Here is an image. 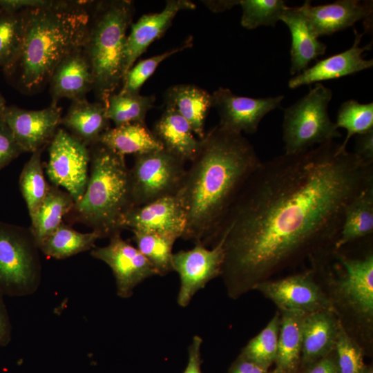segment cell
<instances>
[{
    "label": "cell",
    "instance_id": "d6986e66",
    "mask_svg": "<svg viewBox=\"0 0 373 373\" xmlns=\"http://www.w3.org/2000/svg\"><path fill=\"white\" fill-rule=\"evenodd\" d=\"M195 8V5L188 0H168L161 12L144 15L132 23L126 41V73L153 42L164 35L180 11Z\"/></svg>",
    "mask_w": 373,
    "mask_h": 373
},
{
    "label": "cell",
    "instance_id": "d6a6232c",
    "mask_svg": "<svg viewBox=\"0 0 373 373\" xmlns=\"http://www.w3.org/2000/svg\"><path fill=\"white\" fill-rule=\"evenodd\" d=\"M26 10L0 11V67L7 73L16 62L22 46Z\"/></svg>",
    "mask_w": 373,
    "mask_h": 373
},
{
    "label": "cell",
    "instance_id": "f907efd6",
    "mask_svg": "<svg viewBox=\"0 0 373 373\" xmlns=\"http://www.w3.org/2000/svg\"><path fill=\"white\" fill-rule=\"evenodd\" d=\"M0 11H1V10H0Z\"/></svg>",
    "mask_w": 373,
    "mask_h": 373
},
{
    "label": "cell",
    "instance_id": "ffe728a7",
    "mask_svg": "<svg viewBox=\"0 0 373 373\" xmlns=\"http://www.w3.org/2000/svg\"><path fill=\"white\" fill-rule=\"evenodd\" d=\"M52 103L62 98L73 101L86 99L93 90L92 68L83 46L73 50L57 64L49 79Z\"/></svg>",
    "mask_w": 373,
    "mask_h": 373
},
{
    "label": "cell",
    "instance_id": "9c48e42d",
    "mask_svg": "<svg viewBox=\"0 0 373 373\" xmlns=\"http://www.w3.org/2000/svg\"><path fill=\"white\" fill-rule=\"evenodd\" d=\"M185 162L164 149L135 155L129 169L134 207L175 195L185 175Z\"/></svg>",
    "mask_w": 373,
    "mask_h": 373
},
{
    "label": "cell",
    "instance_id": "cb8c5ba5",
    "mask_svg": "<svg viewBox=\"0 0 373 373\" xmlns=\"http://www.w3.org/2000/svg\"><path fill=\"white\" fill-rule=\"evenodd\" d=\"M164 106L182 116L199 140L204 137L206 118L212 107V96L207 90L192 84L174 85L165 92Z\"/></svg>",
    "mask_w": 373,
    "mask_h": 373
},
{
    "label": "cell",
    "instance_id": "8d00e7d4",
    "mask_svg": "<svg viewBox=\"0 0 373 373\" xmlns=\"http://www.w3.org/2000/svg\"><path fill=\"white\" fill-rule=\"evenodd\" d=\"M238 5L242 9L241 25L249 30L274 26L288 8L283 0H238Z\"/></svg>",
    "mask_w": 373,
    "mask_h": 373
},
{
    "label": "cell",
    "instance_id": "e0dca14e",
    "mask_svg": "<svg viewBox=\"0 0 373 373\" xmlns=\"http://www.w3.org/2000/svg\"><path fill=\"white\" fill-rule=\"evenodd\" d=\"M186 214L176 195L167 196L132 208L122 221L123 229L158 233L182 238Z\"/></svg>",
    "mask_w": 373,
    "mask_h": 373
},
{
    "label": "cell",
    "instance_id": "ac0fdd59",
    "mask_svg": "<svg viewBox=\"0 0 373 373\" xmlns=\"http://www.w3.org/2000/svg\"><path fill=\"white\" fill-rule=\"evenodd\" d=\"M355 39L352 47L345 51L318 61L313 66L291 78L288 82L290 88L319 83L347 75L355 74L372 67L373 59L367 60L363 57L365 51L370 50L372 44L360 46L363 35L354 30Z\"/></svg>",
    "mask_w": 373,
    "mask_h": 373
},
{
    "label": "cell",
    "instance_id": "f1b7e54d",
    "mask_svg": "<svg viewBox=\"0 0 373 373\" xmlns=\"http://www.w3.org/2000/svg\"><path fill=\"white\" fill-rule=\"evenodd\" d=\"M74 204L73 198L67 191L50 185L44 199L30 216V229L38 247L59 227L64 217L71 211Z\"/></svg>",
    "mask_w": 373,
    "mask_h": 373
},
{
    "label": "cell",
    "instance_id": "277c9868",
    "mask_svg": "<svg viewBox=\"0 0 373 373\" xmlns=\"http://www.w3.org/2000/svg\"><path fill=\"white\" fill-rule=\"evenodd\" d=\"M319 278L329 285L325 290L334 312L346 332L359 344L372 343L373 251L360 255L332 248L310 261Z\"/></svg>",
    "mask_w": 373,
    "mask_h": 373
},
{
    "label": "cell",
    "instance_id": "e575fe53",
    "mask_svg": "<svg viewBox=\"0 0 373 373\" xmlns=\"http://www.w3.org/2000/svg\"><path fill=\"white\" fill-rule=\"evenodd\" d=\"M279 329L278 311L266 327L243 347L240 355L268 370L276 358Z\"/></svg>",
    "mask_w": 373,
    "mask_h": 373
},
{
    "label": "cell",
    "instance_id": "1f68e13d",
    "mask_svg": "<svg viewBox=\"0 0 373 373\" xmlns=\"http://www.w3.org/2000/svg\"><path fill=\"white\" fill-rule=\"evenodd\" d=\"M137 249L151 262L157 275L164 276L173 271L174 236L153 232L131 231Z\"/></svg>",
    "mask_w": 373,
    "mask_h": 373
},
{
    "label": "cell",
    "instance_id": "c3c4849f",
    "mask_svg": "<svg viewBox=\"0 0 373 373\" xmlns=\"http://www.w3.org/2000/svg\"><path fill=\"white\" fill-rule=\"evenodd\" d=\"M6 106V100L4 97H3V95H1V93H0V110L3 109Z\"/></svg>",
    "mask_w": 373,
    "mask_h": 373
},
{
    "label": "cell",
    "instance_id": "44dd1931",
    "mask_svg": "<svg viewBox=\"0 0 373 373\" xmlns=\"http://www.w3.org/2000/svg\"><path fill=\"white\" fill-rule=\"evenodd\" d=\"M341 322L333 310L305 314L302 326L300 364L307 367L332 354Z\"/></svg>",
    "mask_w": 373,
    "mask_h": 373
},
{
    "label": "cell",
    "instance_id": "8fae6325",
    "mask_svg": "<svg viewBox=\"0 0 373 373\" xmlns=\"http://www.w3.org/2000/svg\"><path fill=\"white\" fill-rule=\"evenodd\" d=\"M254 289L271 300L279 311H298L305 314L327 309L334 311L312 266L305 271L284 278L263 281Z\"/></svg>",
    "mask_w": 373,
    "mask_h": 373
},
{
    "label": "cell",
    "instance_id": "7c38bea8",
    "mask_svg": "<svg viewBox=\"0 0 373 373\" xmlns=\"http://www.w3.org/2000/svg\"><path fill=\"white\" fill-rule=\"evenodd\" d=\"M194 245L191 249L173 253L172 258L173 271L180 278L177 303L182 307L188 306L194 295L209 282L220 276L224 262L221 241L212 247Z\"/></svg>",
    "mask_w": 373,
    "mask_h": 373
},
{
    "label": "cell",
    "instance_id": "f546056e",
    "mask_svg": "<svg viewBox=\"0 0 373 373\" xmlns=\"http://www.w3.org/2000/svg\"><path fill=\"white\" fill-rule=\"evenodd\" d=\"M99 238L100 235L95 231L81 233L62 222L39 248L48 257L65 259L91 249Z\"/></svg>",
    "mask_w": 373,
    "mask_h": 373
},
{
    "label": "cell",
    "instance_id": "8992f818",
    "mask_svg": "<svg viewBox=\"0 0 373 373\" xmlns=\"http://www.w3.org/2000/svg\"><path fill=\"white\" fill-rule=\"evenodd\" d=\"M134 12L132 1H93L83 48L92 68L93 90L104 106L126 73V31Z\"/></svg>",
    "mask_w": 373,
    "mask_h": 373
},
{
    "label": "cell",
    "instance_id": "681fc988",
    "mask_svg": "<svg viewBox=\"0 0 373 373\" xmlns=\"http://www.w3.org/2000/svg\"><path fill=\"white\" fill-rule=\"evenodd\" d=\"M363 373H373L372 366H365Z\"/></svg>",
    "mask_w": 373,
    "mask_h": 373
},
{
    "label": "cell",
    "instance_id": "2e32d148",
    "mask_svg": "<svg viewBox=\"0 0 373 373\" xmlns=\"http://www.w3.org/2000/svg\"><path fill=\"white\" fill-rule=\"evenodd\" d=\"M314 37L331 35L364 20L365 30L370 29L372 1L338 0L331 3L313 6L309 1L299 6Z\"/></svg>",
    "mask_w": 373,
    "mask_h": 373
},
{
    "label": "cell",
    "instance_id": "60d3db41",
    "mask_svg": "<svg viewBox=\"0 0 373 373\" xmlns=\"http://www.w3.org/2000/svg\"><path fill=\"white\" fill-rule=\"evenodd\" d=\"M354 153L364 162L373 164V130L356 135Z\"/></svg>",
    "mask_w": 373,
    "mask_h": 373
},
{
    "label": "cell",
    "instance_id": "b9f144b4",
    "mask_svg": "<svg viewBox=\"0 0 373 373\" xmlns=\"http://www.w3.org/2000/svg\"><path fill=\"white\" fill-rule=\"evenodd\" d=\"M202 338L200 336H194L188 347V361L182 373H202L201 370V346Z\"/></svg>",
    "mask_w": 373,
    "mask_h": 373
},
{
    "label": "cell",
    "instance_id": "6da1fadb",
    "mask_svg": "<svg viewBox=\"0 0 373 373\" xmlns=\"http://www.w3.org/2000/svg\"><path fill=\"white\" fill-rule=\"evenodd\" d=\"M373 184V164L332 141L260 164L231 207L220 276L238 299L274 274L334 247L346 206Z\"/></svg>",
    "mask_w": 373,
    "mask_h": 373
},
{
    "label": "cell",
    "instance_id": "5bb4252c",
    "mask_svg": "<svg viewBox=\"0 0 373 373\" xmlns=\"http://www.w3.org/2000/svg\"><path fill=\"white\" fill-rule=\"evenodd\" d=\"M212 96V107L219 115L218 125L233 132L253 134L262 118L280 106L284 96L252 98L235 95L229 88H219Z\"/></svg>",
    "mask_w": 373,
    "mask_h": 373
},
{
    "label": "cell",
    "instance_id": "3957f363",
    "mask_svg": "<svg viewBox=\"0 0 373 373\" xmlns=\"http://www.w3.org/2000/svg\"><path fill=\"white\" fill-rule=\"evenodd\" d=\"M93 1H52L26 10L18 58L8 73L17 75L25 93L34 94L49 82L57 64L84 45Z\"/></svg>",
    "mask_w": 373,
    "mask_h": 373
},
{
    "label": "cell",
    "instance_id": "4316f807",
    "mask_svg": "<svg viewBox=\"0 0 373 373\" xmlns=\"http://www.w3.org/2000/svg\"><path fill=\"white\" fill-rule=\"evenodd\" d=\"M279 312L280 329L273 373H295L300 364L302 326L305 314L298 311Z\"/></svg>",
    "mask_w": 373,
    "mask_h": 373
},
{
    "label": "cell",
    "instance_id": "83f0119b",
    "mask_svg": "<svg viewBox=\"0 0 373 373\" xmlns=\"http://www.w3.org/2000/svg\"><path fill=\"white\" fill-rule=\"evenodd\" d=\"M373 233V184L370 185L346 206L334 249L372 236Z\"/></svg>",
    "mask_w": 373,
    "mask_h": 373
},
{
    "label": "cell",
    "instance_id": "484cf974",
    "mask_svg": "<svg viewBox=\"0 0 373 373\" xmlns=\"http://www.w3.org/2000/svg\"><path fill=\"white\" fill-rule=\"evenodd\" d=\"M99 142L124 157L163 149L145 123H130L110 128L101 135Z\"/></svg>",
    "mask_w": 373,
    "mask_h": 373
},
{
    "label": "cell",
    "instance_id": "7a4b0ae2",
    "mask_svg": "<svg viewBox=\"0 0 373 373\" xmlns=\"http://www.w3.org/2000/svg\"><path fill=\"white\" fill-rule=\"evenodd\" d=\"M175 195L186 214L182 238L211 247L239 193L261 161L242 133L218 124L200 140Z\"/></svg>",
    "mask_w": 373,
    "mask_h": 373
},
{
    "label": "cell",
    "instance_id": "f35d334b",
    "mask_svg": "<svg viewBox=\"0 0 373 373\" xmlns=\"http://www.w3.org/2000/svg\"><path fill=\"white\" fill-rule=\"evenodd\" d=\"M335 360L339 373H363L365 365L361 345L340 325L335 348Z\"/></svg>",
    "mask_w": 373,
    "mask_h": 373
},
{
    "label": "cell",
    "instance_id": "52a82bcc",
    "mask_svg": "<svg viewBox=\"0 0 373 373\" xmlns=\"http://www.w3.org/2000/svg\"><path fill=\"white\" fill-rule=\"evenodd\" d=\"M332 98V91L316 83L307 95L284 110L285 153H301L341 137L328 113Z\"/></svg>",
    "mask_w": 373,
    "mask_h": 373
},
{
    "label": "cell",
    "instance_id": "4fadbf2b",
    "mask_svg": "<svg viewBox=\"0 0 373 373\" xmlns=\"http://www.w3.org/2000/svg\"><path fill=\"white\" fill-rule=\"evenodd\" d=\"M109 243L92 249L90 255L105 262L112 270L117 294L122 298H130L134 289L144 280L157 276L151 262L121 233L109 238Z\"/></svg>",
    "mask_w": 373,
    "mask_h": 373
},
{
    "label": "cell",
    "instance_id": "603a6c76",
    "mask_svg": "<svg viewBox=\"0 0 373 373\" xmlns=\"http://www.w3.org/2000/svg\"><path fill=\"white\" fill-rule=\"evenodd\" d=\"M151 131L164 149L185 162H191L199 150L200 140L195 138L188 122L171 107L164 106Z\"/></svg>",
    "mask_w": 373,
    "mask_h": 373
},
{
    "label": "cell",
    "instance_id": "f6af8a7d",
    "mask_svg": "<svg viewBox=\"0 0 373 373\" xmlns=\"http://www.w3.org/2000/svg\"><path fill=\"white\" fill-rule=\"evenodd\" d=\"M228 373H268V370L240 354L231 365Z\"/></svg>",
    "mask_w": 373,
    "mask_h": 373
},
{
    "label": "cell",
    "instance_id": "7402d4cb",
    "mask_svg": "<svg viewBox=\"0 0 373 373\" xmlns=\"http://www.w3.org/2000/svg\"><path fill=\"white\" fill-rule=\"evenodd\" d=\"M280 21L287 25L291 33L290 73L291 75L299 74L312 60L325 53L327 46L312 33L299 7L288 6L280 17Z\"/></svg>",
    "mask_w": 373,
    "mask_h": 373
},
{
    "label": "cell",
    "instance_id": "ba28073f",
    "mask_svg": "<svg viewBox=\"0 0 373 373\" xmlns=\"http://www.w3.org/2000/svg\"><path fill=\"white\" fill-rule=\"evenodd\" d=\"M39 248L30 229L0 221V294L35 293L41 280Z\"/></svg>",
    "mask_w": 373,
    "mask_h": 373
},
{
    "label": "cell",
    "instance_id": "bcb514c9",
    "mask_svg": "<svg viewBox=\"0 0 373 373\" xmlns=\"http://www.w3.org/2000/svg\"><path fill=\"white\" fill-rule=\"evenodd\" d=\"M332 354L307 366L305 373H339L335 357Z\"/></svg>",
    "mask_w": 373,
    "mask_h": 373
},
{
    "label": "cell",
    "instance_id": "9a60e30c",
    "mask_svg": "<svg viewBox=\"0 0 373 373\" xmlns=\"http://www.w3.org/2000/svg\"><path fill=\"white\" fill-rule=\"evenodd\" d=\"M0 115L24 152L32 153L49 144L61 124V109L56 104L41 110L6 106Z\"/></svg>",
    "mask_w": 373,
    "mask_h": 373
},
{
    "label": "cell",
    "instance_id": "7dc6e473",
    "mask_svg": "<svg viewBox=\"0 0 373 373\" xmlns=\"http://www.w3.org/2000/svg\"><path fill=\"white\" fill-rule=\"evenodd\" d=\"M206 6L213 12H220L231 9L234 6L238 5V0L235 1H203Z\"/></svg>",
    "mask_w": 373,
    "mask_h": 373
},
{
    "label": "cell",
    "instance_id": "30bf717a",
    "mask_svg": "<svg viewBox=\"0 0 373 373\" xmlns=\"http://www.w3.org/2000/svg\"><path fill=\"white\" fill-rule=\"evenodd\" d=\"M47 175L56 186H62L75 203L83 196L88 180L89 148L59 128L48 146Z\"/></svg>",
    "mask_w": 373,
    "mask_h": 373
},
{
    "label": "cell",
    "instance_id": "d4e9b609",
    "mask_svg": "<svg viewBox=\"0 0 373 373\" xmlns=\"http://www.w3.org/2000/svg\"><path fill=\"white\" fill-rule=\"evenodd\" d=\"M110 124L104 104L86 99L73 101L61 120V124L88 147L99 142L101 135L111 128Z\"/></svg>",
    "mask_w": 373,
    "mask_h": 373
},
{
    "label": "cell",
    "instance_id": "4dcf8cb0",
    "mask_svg": "<svg viewBox=\"0 0 373 373\" xmlns=\"http://www.w3.org/2000/svg\"><path fill=\"white\" fill-rule=\"evenodd\" d=\"M155 101L154 95L124 93L112 94L105 105L107 118L115 126L130 123H145L148 111Z\"/></svg>",
    "mask_w": 373,
    "mask_h": 373
},
{
    "label": "cell",
    "instance_id": "5b68a950",
    "mask_svg": "<svg viewBox=\"0 0 373 373\" xmlns=\"http://www.w3.org/2000/svg\"><path fill=\"white\" fill-rule=\"evenodd\" d=\"M90 170L85 192L70 214L73 222L84 223L101 238L121 233L126 214L134 207L130 169L125 157L97 142L88 147Z\"/></svg>",
    "mask_w": 373,
    "mask_h": 373
},
{
    "label": "cell",
    "instance_id": "ee69618b",
    "mask_svg": "<svg viewBox=\"0 0 373 373\" xmlns=\"http://www.w3.org/2000/svg\"><path fill=\"white\" fill-rule=\"evenodd\" d=\"M12 338V324L3 296L0 294V347L9 344Z\"/></svg>",
    "mask_w": 373,
    "mask_h": 373
},
{
    "label": "cell",
    "instance_id": "836d02e7",
    "mask_svg": "<svg viewBox=\"0 0 373 373\" xmlns=\"http://www.w3.org/2000/svg\"><path fill=\"white\" fill-rule=\"evenodd\" d=\"M44 148L33 152L21 172L19 187L26 203L30 216L37 209L49 186L46 182L42 167L41 154Z\"/></svg>",
    "mask_w": 373,
    "mask_h": 373
},
{
    "label": "cell",
    "instance_id": "74e56055",
    "mask_svg": "<svg viewBox=\"0 0 373 373\" xmlns=\"http://www.w3.org/2000/svg\"><path fill=\"white\" fill-rule=\"evenodd\" d=\"M193 46V38L190 37L182 44L162 54L143 59L133 65L124 75L121 93L139 94L144 82L154 73L161 62L169 57L182 52Z\"/></svg>",
    "mask_w": 373,
    "mask_h": 373
},
{
    "label": "cell",
    "instance_id": "ab89813d",
    "mask_svg": "<svg viewBox=\"0 0 373 373\" xmlns=\"http://www.w3.org/2000/svg\"><path fill=\"white\" fill-rule=\"evenodd\" d=\"M23 153L10 128L0 115V170Z\"/></svg>",
    "mask_w": 373,
    "mask_h": 373
},
{
    "label": "cell",
    "instance_id": "7bdbcfd3",
    "mask_svg": "<svg viewBox=\"0 0 373 373\" xmlns=\"http://www.w3.org/2000/svg\"><path fill=\"white\" fill-rule=\"evenodd\" d=\"M52 0H0V10L16 12L50 5Z\"/></svg>",
    "mask_w": 373,
    "mask_h": 373
},
{
    "label": "cell",
    "instance_id": "d590c367",
    "mask_svg": "<svg viewBox=\"0 0 373 373\" xmlns=\"http://www.w3.org/2000/svg\"><path fill=\"white\" fill-rule=\"evenodd\" d=\"M338 128L346 130V136L341 144L343 148L354 135L373 130V103L361 104L354 99L347 100L340 106L335 122Z\"/></svg>",
    "mask_w": 373,
    "mask_h": 373
}]
</instances>
